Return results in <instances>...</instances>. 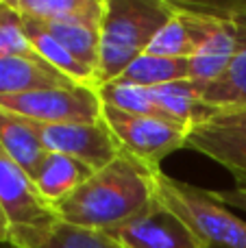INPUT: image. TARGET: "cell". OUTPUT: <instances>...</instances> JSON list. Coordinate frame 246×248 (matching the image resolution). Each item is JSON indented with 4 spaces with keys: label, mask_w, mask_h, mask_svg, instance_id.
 I'll use <instances>...</instances> for the list:
<instances>
[{
    "label": "cell",
    "mask_w": 246,
    "mask_h": 248,
    "mask_svg": "<svg viewBox=\"0 0 246 248\" xmlns=\"http://www.w3.org/2000/svg\"><path fill=\"white\" fill-rule=\"evenodd\" d=\"M183 78H192L190 59H174V57H159L144 52L111 83L153 90V87L168 85V83L183 81Z\"/></svg>",
    "instance_id": "ffe728a7"
},
{
    "label": "cell",
    "mask_w": 246,
    "mask_h": 248,
    "mask_svg": "<svg viewBox=\"0 0 246 248\" xmlns=\"http://www.w3.org/2000/svg\"><path fill=\"white\" fill-rule=\"evenodd\" d=\"M9 242H11V224L0 207V244H9Z\"/></svg>",
    "instance_id": "484cf974"
},
{
    "label": "cell",
    "mask_w": 246,
    "mask_h": 248,
    "mask_svg": "<svg viewBox=\"0 0 246 248\" xmlns=\"http://www.w3.org/2000/svg\"><path fill=\"white\" fill-rule=\"evenodd\" d=\"M172 16L148 46V55L192 59L220 26L218 13L209 2L170 0Z\"/></svg>",
    "instance_id": "8992f818"
},
{
    "label": "cell",
    "mask_w": 246,
    "mask_h": 248,
    "mask_svg": "<svg viewBox=\"0 0 246 248\" xmlns=\"http://www.w3.org/2000/svg\"><path fill=\"white\" fill-rule=\"evenodd\" d=\"M214 201L220 205L229 207V209H242L246 214V187H235V189H209Z\"/></svg>",
    "instance_id": "d4e9b609"
},
{
    "label": "cell",
    "mask_w": 246,
    "mask_h": 248,
    "mask_svg": "<svg viewBox=\"0 0 246 248\" xmlns=\"http://www.w3.org/2000/svg\"><path fill=\"white\" fill-rule=\"evenodd\" d=\"M72 85L77 83H72L39 57H0V96Z\"/></svg>",
    "instance_id": "4fadbf2b"
},
{
    "label": "cell",
    "mask_w": 246,
    "mask_h": 248,
    "mask_svg": "<svg viewBox=\"0 0 246 248\" xmlns=\"http://www.w3.org/2000/svg\"><path fill=\"white\" fill-rule=\"evenodd\" d=\"M92 174H94V170L87 168L85 163L77 161V159L68 157V155L48 153L33 181L37 192L42 194V198L55 209V205L65 201Z\"/></svg>",
    "instance_id": "e0dca14e"
},
{
    "label": "cell",
    "mask_w": 246,
    "mask_h": 248,
    "mask_svg": "<svg viewBox=\"0 0 246 248\" xmlns=\"http://www.w3.org/2000/svg\"><path fill=\"white\" fill-rule=\"evenodd\" d=\"M170 16V0H105L96 90L116 81L142 57Z\"/></svg>",
    "instance_id": "7a4b0ae2"
},
{
    "label": "cell",
    "mask_w": 246,
    "mask_h": 248,
    "mask_svg": "<svg viewBox=\"0 0 246 248\" xmlns=\"http://www.w3.org/2000/svg\"><path fill=\"white\" fill-rule=\"evenodd\" d=\"M37 57L26 37L24 17L9 0H0V57Z\"/></svg>",
    "instance_id": "603a6c76"
},
{
    "label": "cell",
    "mask_w": 246,
    "mask_h": 248,
    "mask_svg": "<svg viewBox=\"0 0 246 248\" xmlns=\"http://www.w3.org/2000/svg\"><path fill=\"white\" fill-rule=\"evenodd\" d=\"M37 22V20H35ZM70 55L90 70H98L100 57V29L87 24H55V22H39Z\"/></svg>",
    "instance_id": "44dd1931"
},
{
    "label": "cell",
    "mask_w": 246,
    "mask_h": 248,
    "mask_svg": "<svg viewBox=\"0 0 246 248\" xmlns=\"http://www.w3.org/2000/svg\"><path fill=\"white\" fill-rule=\"evenodd\" d=\"M39 135L48 153L68 155L94 172L103 170L122 153L116 135L103 118L96 122L39 124Z\"/></svg>",
    "instance_id": "52a82bcc"
},
{
    "label": "cell",
    "mask_w": 246,
    "mask_h": 248,
    "mask_svg": "<svg viewBox=\"0 0 246 248\" xmlns=\"http://www.w3.org/2000/svg\"><path fill=\"white\" fill-rule=\"evenodd\" d=\"M153 96L159 103V107L174 118L177 122L185 124L190 128L205 126L220 113V109L212 107L203 98V87L194 78H183L168 85L153 87Z\"/></svg>",
    "instance_id": "9a60e30c"
},
{
    "label": "cell",
    "mask_w": 246,
    "mask_h": 248,
    "mask_svg": "<svg viewBox=\"0 0 246 248\" xmlns=\"http://www.w3.org/2000/svg\"><path fill=\"white\" fill-rule=\"evenodd\" d=\"M11 244L15 248H122L109 233L72 227L61 220L48 227L11 229Z\"/></svg>",
    "instance_id": "8fae6325"
},
{
    "label": "cell",
    "mask_w": 246,
    "mask_h": 248,
    "mask_svg": "<svg viewBox=\"0 0 246 248\" xmlns=\"http://www.w3.org/2000/svg\"><path fill=\"white\" fill-rule=\"evenodd\" d=\"M0 248H15V246H13L11 242H9V244H0Z\"/></svg>",
    "instance_id": "4316f807"
},
{
    "label": "cell",
    "mask_w": 246,
    "mask_h": 248,
    "mask_svg": "<svg viewBox=\"0 0 246 248\" xmlns=\"http://www.w3.org/2000/svg\"><path fill=\"white\" fill-rule=\"evenodd\" d=\"M0 207L11 229L48 227L57 222L52 205H48L35 187V181L0 146Z\"/></svg>",
    "instance_id": "9c48e42d"
},
{
    "label": "cell",
    "mask_w": 246,
    "mask_h": 248,
    "mask_svg": "<svg viewBox=\"0 0 246 248\" xmlns=\"http://www.w3.org/2000/svg\"><path fill=\"white\" fill-rule=\"evenodd\" d=\"M209 7L218 13L220 26L212 35V39L190 59L192 78L199 81L200 85H207V83L220 78L233 63L235 52H238V29H235L233 20L222 11L220 2H209Z\"/></svg>",
    "instance_id": "5bb4252c"
},
{
    "label": "cell",
    "mask_w": 246,
    "mask_h": 248,
    "mask_svg": "<svg viewBox=\"0 0 246 248\" xmlns=\"http://www.w3.org/2000/svg\"><path fill=\"white\" fill-rule=\"evenodd\" d=\"M105 233L120 242L122 248H203L190 227L157 198L142 214Z\"/></svg>",
    "instance_id": "ba28073f"
},
{
    "label": "cell",
    "mask_w": 246,
    "mask_h": 248,
    "mask_svg": "<svg viewBox=\"0 0 246 248\" xmlns=\"http://www.w3.org/2000/svg\"><path fill=\"white\" fill-rule=\"evenodd\" d=\"M155 198L177 214L207 248H246V220L214 201L209 189L157 172Z\"/></svg>",
    "instance_id": "3957f363"
},
{
    "label": "cell",
    "mask_w": 246,
    "mask_h": 248,
    "mask_svg": "<svg viewBox=\"0 0 246 248\" xmlns=\"http://www.w3.org/2000/svg\"><path fill=\"white\" fill-rule=\"evenodd\" d=\"M0 146L33 179L48 155L39 135V124L29 118L15 116L2 107H0Z\"/></svg>",
    "instance_id": "2e32d148"
},
{
    "label": "cell",
    "mask_w": 246,
    "mask_h": 248,
    "mask_svg": "<svg viewBox=\"0 0 246 248\" xmlns=\"http://www.w3.org/2000/svg\"><path fill=\"white\" fill-rule=\"evenodd\" d=\"M0 107L39 124L96 122L103 118V100L90 85L50 87L26 94L0 96Z\"/></svg>",
    "instance_id": "5b68a950"
},
{
    "label": "cell",
    "mask_w": 246,
    "mask_h": 248,
    "mask_svg": "<svg viewBox=\"0 0 246 248\" xmlns=\"http://www.w3.org/2000/svg\"><path fill=\"white\" fill-rule=\"evenodd\" d=\"M209 124H212V126H218V128H229V131L246 133V107L222 109Z\"/></svg>",
    "instance_id": "cb8c5ba5"
},
{
    "label": "cell",
    "mask_w": 246,
    "mask_h": 248,
    "mask_svg": "<svg viewBox=\"0 0 246 248\" xmlns=\"http://www.w3.org/2000/svg\"><path fill=\"white\" fill-rule=\"evenodd\" d=\"M98 96L103 100V105L120 109V111H126V113H133V116H146V118H159V120H166V122H177L159 107L153 92L146 90V87L107 83V85L98 87Z\"/></svg>",
    "instance_id": "7402d4cb"
},
{
    "label": "cell",
    "mask_w": 246,
    "mask_h": 248,
    "mask_svg": "<svg viewBox=\"0 0 246 248\" xmlns=\"http://www.w3.org/2000/svg\"><path fill=\"white\" fill-rule=\"evenodd\" d=\"M203 248H207V246H203Z\"/></svg>",
    "instance_id": "83f0119b"
},
{
    "label": "cell",
    "mask_w": 246,
    "mask_h": 248,
    "mask_svg": "<svg viewBox=\"0 0 246 248\" xmlns=\"http://www.w3.org/2000/svg\"><path fill=\"white\" fill-rule=\"evenodd\" d=\"M103 120L116 135L120 148L151 170H161V163L168 155L185 148L187 137L192 133V128L185 124L133 116L107 105H103Z\"/></svg>",
    "instance_id": "277c9868"
},
{
    "label": "cell",
    "mask_w": 246,
    "mask_h": 248,
    "mask_svg": "<svg viewBox=\"0 0 246 248\" xmlns=\"http://www.w3.org/2000/svg\"><path fill=\"white\" fill-rule=\"evenodd\" d=\"M185 148H192L220 163L233 174L238 187H246V133L205 124L192 128Z\"/></svg>",
    "instance_id": "7c38bea8"
},
{
    "label": "cell",
    "mask_w": 246,
    "mask_h": 248,
    "mask_svg": "<svg viewBox=\"0 0 246 248\" xmlns=\"http://www.w3.org/2000/svg\"><path fill=\"white\" fill-rule=\"evenodd\" d=\"M157 172L122 150L109 166L96 170L81 187L55 205L57 220L109 231L155 202Z\"/></svg>",
    "instance_id": "6da1fadb"
},
{
    "label": "cell",
    "mask_w": 246,
    "mask_h": 248,
    "mask_svg": "<svg viewBox=\"0 0 246 248\" xmlns=\"http://www.w3.org/2000/svg\"><path fill=\"white\" fill-rule=\"evenodd\" d=\"M24 17L55 24L98 26L105 16V0H9Z\"/></svg>",
    "instance_id": "ac0fdd59"
},
{
    "label": "cell",
    "mask_w": 246,
    "mask_h": 248,
    "mask_svg": "<svg viewBox=\"0 0 246 248\" xmlns=\"http://www.w3.org/2000/svg\"><path fill=\"white\" fill-rule=\"evenodd\" d=\"M24 17V16H22ZM24 29L26 37H29L31 46H33L35 55L39 59H44L48 65H52L55 70H59L63 77H68L77 85H90L96 87V72L90 70L87 65H83L81 61H77L39 22L24 17Z\"/></svg>",
    "instance_id": "d6986e66"
},
{
    "label": "cell",
    "mask_w": 246,
    "mask_h": 248,
    "mask_svg": "<svg viewBox=\"0 0 246 248\" xmlns=\"http://www.w3.org/2000/svg\"><path fill=\"white\" fill-rule=\"evenodd\" d=\"M238 29V52L233 63L216 81L203 87V98L216 109L246 107V2H220Z\"/></svg>",
    "instance_id": "30bf717a"
}]
</instances>
